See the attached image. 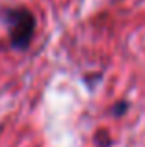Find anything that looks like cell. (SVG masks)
I'll list each match as a JSON object with an SVG mask.
<instances>
[{"mask_svg": "<svg viewBox=\"0 0 145 147\" xmlns=\"http://www.w3.org/2000/svg\"><path fill=\"white\" fill-rule=\"evenodd\" d=\"M4 22L7 26V36L13 49L24 50L30 47V41L36 32V17L24 6L4 9Z\"/></svg>", "mask_w": 145, "mask_h": 147, "instance_id": "cell-1", "label": "cell"}, {"mask_svg": "<svg viewBox=\"0 0 145 147\" xmlns=\"http://www.w3.org/2000/svg\"><path fill=\"white\" fill-rule=\"evenodd\" d=\"M125 108H127V104H125V102H123V104H119V106L115 108V114H121V112H123Z\"/></svg>", "mask_w": 145, "mask_h": 147, "instance_id": "cell-2", "label": "cell"}]
</instances>
